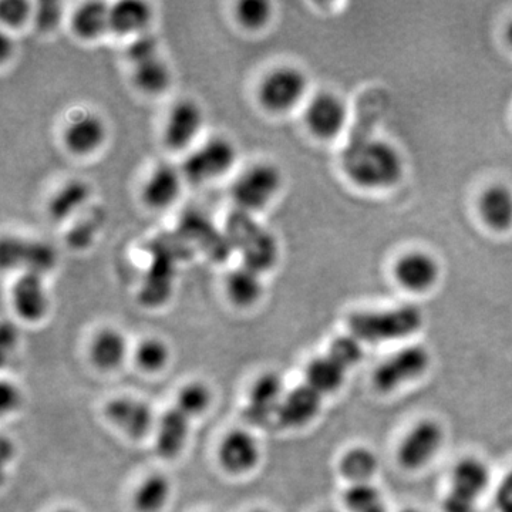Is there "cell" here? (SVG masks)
<instances>
[{
	"instance_id": "obj_41",
	"label": "cell",
	"mask_w": 512,
	"mask_h": 512,
	"mask_svg": "<svg viewBox=\"0 0 512 512\" xmlns=\"http://www.w3.org/2000/svg\"><path fill=\"white\" fill-rule=\"evenodd\" d=\"M505 37H507V42L510 43V46L512 47V22H510V25L505 29Z\"/></svg>"
},
{
	"instance_id": "obj_23",
	"label": "cell",
	"mask_w": 512,
	"mask_h": 512,
	"mask_svg": "<svg viewBox=\"0 0 512 512\" xmlns=\"http://www.w3.org/2000/svg\"><path fill=\"white\" fill-rule=\"evenodd\" d=\"M224 288L229 301L239 308L254 306L264 295L262 274L242 264L228 272Z\"/></svg>"
},
{
	"instance_id": "obj_19",
	"label": "cell",
	"mask_w": 512,
	"mask_h": 512,
	"mask_svg": "<svg viewBox=\"0 0 512 512\" xmlns=\"http://www.w3.org/2000/svg\"><path fill=\"white\" fill-rule=\"evenodd\" d=\"M285 393L281 376L271 372L259 377L249 393L248 419L261 424L275 417Z\"/></svg>"
},
{
	"instance_id": "obj_14",
	"label": "cell",
	"mask_w": 512,
	"mask_h": 512,
	"mask_svg": "<svg viewBox=\"0 0 512 512\" xmlns=\"http://www.w3.org/2000/svg\"><path fill=\"white\" fill-rule=\"evenodd\" d=\"M490 484L491 470L483 458L466 456L451 467L447 491L480 504L481 498L490 490Z\"/></svg>"
},
{
	"instance_id": "obj_9",
	"label": "cell",
	"mask_w": 512,
	"mask_h": 512,
	"mask_svg": "<svg viewBox=\"0 0 512 512\" xmlns=\"http://www.w3.org/2000/svg\"><path fill=\"white\" fill-rule=\"evenodd\" d=\"M205 123L204 110L197 101L180 99L175 101L165 116L163 141L168 150L188 153L197 146Z\"/></svg>"
},
{
	"instance_id": "obj_30",
	"label": "cell",
	"mask_w": 512,
	"mask_h": 512,
	"mask_svg": "<svg viewBox=\"0 0 512 512\" xmlns=\"http://www.w3.org/2000/svg\"><path fill=\"white\" fill-rule=\"evenodd\" d=\"M343 505L348 512H389L382 491L373 483L349 485Z\"/></svg>"
},
{
	"instance_id": "obj_11",
	"label": "cell",
	"mask_w": 512,
	"mask_h": 512,
	"mask_svg": "<svg viewBox=\"0 0 512 512\" xmlns=\"http://www.w3.org/2000/svg\"><path fill=\"white\" fill-rule=\"evenodd\" d=\"M184 181L181 168L171 164H158L150 171L141 185V201L148 210H168L180 198Z\"/></svg>"
},
{
	"instance_id": "obj_8",
	"label": "cell",
	"mask_w": 512,
	"mask_h": 512,
	"mask_svg": "<svg viewBox=\"0 0 512 512\" xmlns=\"http://www.w3.org/2000/svg\"><path fill=\"white\" fill-rule=\"evenodd\" d=\"M306 90L308 79L298 67H275L259 80L256 99L262 109L281 114L298 106L305 97Z\"/></svg>"
},
{
	"instance_id": "obj_35",
	"label": "cell",
	"mask_w": 512,
	"mask_h": 512,
	"mask_svg": "<svg viewBox=\"0 0 512 512\" xmlns=\"http://www.w3.org/2000/svg\"><path fill=\"white\" fill-rule=\"evenodd\" d=\"M35 3L28 0H2L0 2V22L10 29H18L33 19Z\"/></svg>"
},
{
	"instance_id": "obj_27",
	"label": "cell",
	"mask_w": 512,
	"mask_h": 512,
	"mask_svg": "<svg viewBox=\"0 0 512 512\" xmlns=\"http://www.w3.org/2000/svg\"><path fill=\"white\" fill-rule=\"evenodd\" d=\"M478 208L485 224L495 231H507L512 227V191L505 185L487 188Z\"/></svg>"
},
{
	"instance_id": "obj_5",
	"label": "cell",
	"mask_w": 512,
	"mask_h": 512,
	"mask_svg": "<svg viewBox=\"0 0 512 512\" xmlns=\"http://www.w3.org/2000/svg\"><path fill=\"white\" fill-rule=\"evenodd\" d=\"M284 175L275 164L258 161L241 171L231 185L235 208L248 214L265 210L282 190Z\"/></svg>"
},
{
	"instance_id": "obj_40",
	"label": "cell",
	"mask_w": 512,
	"mask_h": 512,
	"mask_svg": "<svg viewBox=\"0 0 512 512\" xmlns=\"http://www.w3.org/2000/svg\"><path fill=\"white\" fill-rule=\"evenodd\" d=\"M20 403V393L13 384L3 383L2 386V409L3 412L15 410Z\"/></svg>"
},
{
	"instance_id": "obj_28",
	"label": "cell",
	"mask_w": 512,
	"mask_h": 512,
	"mask_svg": "<svg viewBox=\"0 0 512 512\" xmlns=\"http://www.w3.org/2000/svg\"><path fill=\"white\" fill-rule=\"evenodd\" d=\"M127 355V340L117 329H103L92 343L94 365L103 370L119 367Z\"/></svg>"
},
{
	"instance_id": "obj_3",
	"label": "cell",
	"mask_w": 512,
	"mask_h": 512,
	"mask_svg": "<svg viewBox=\"0 0 512 512\" xmlns=\"http://www.w3.org/2000/svg\"><path fill=\"white\" fill-rule=\"evenodd\" d=\"M225 228L229 244L241 255L242 265L264 275L278 262V241L272 232L255 220V215L235 208Z\"/></svg>"
},
{
	"instance_id": "obj_15",
	"label": "cell",
	"mask_w": 512,
	"mask_h": 512,
	"mask_svg": "<svg viewBox=\"0 0 512 512\" xmlns=\"http://www.w3.org/2000/svg\"><path fill=\"white\" fill-rule=\"evenodd\" d=\"M323 397L302 383L285 393L275 419L286 429H301L318 417Z\"/></svg>"
},
{
	"instance_id": "obj_6",
	"label": "cell",
	"mask_w": 512,
	"mask_h": 512,
	"mask_svg": "<svg viewBox=\"0 0 512 512\" xmlns=\"http://www.w3.org/2000/svg\"><path fill=\"white\" fill-rule=\"evenodd\" d=\"M237 160V146L231 138L211 136L185 153L180 168L185 180L205 184L227 175Z\"/></svg>"
},
{
	"instance_id": "obj_22",
	"label": "cell",
	"mask_w": 512,
	"mask_h": 512,
	"mask_svg": "<svg viewBox=\"0 0 512 512\" xmlns=\"http://www.w3.org/2000/svg\"><path fill=\"white\" fill-rule=\"evenodd\" d=\"M190 420L177 407L161 416L156 430V448L161 457L174 458L181 453L190 433Z\"/></svg>"
},
{
	"instance_id": "obj_4",
	"label": "cell",
	"mask_w": 512,
	"mask_h": 512,
	"mask_svg": "<svg viewBox=\"0 0 512 512\" xmlns=\"http://www.w3.org/2000/svg\"><path fill=\"white\" fill-rule=\"evenodd\" d=\"M430 367L429 350L412 343L384 357L382 362L373 369L370 380L377 393L387 396L419 382L429 373Z\"/></svg>"
},
{
	"instance_id": "obj_39",
	"label": "cell",
	"mask_w": 512,
	"mask_h": 512,
	"mask_svg": "<svg viewBox=\"0 0 512 512\" xmlns=\"http://www.w3.org/2000/svg\"><path fill=\"white\" fill-rule=\"evenodd\" d=\"M441 511L443 512H477L478 504L473 501L467 500V498L458 497L453 493L444 494L443 500H441Z\"/></svg>"
},
{
	"instance_id": "obj_21",
	"label": "cell",
	"mask_w": 512,
	"mask_h": 512,
	"mask_svg": "<svg viewBox=\"0 0 512 512\" xmlns=\"http://www.w3.org/2000/svg\"><path fill=\"white\" fill-rule=\"evenodd\" d=\"M69 25L73 35L84 42L99 40L110 32L109 3L99 2V0L80 3L70 15Z\"/></svg>"
},
{
	"instance_id": "obj_29",
	"label": "cell",
	"mask_w": 512,
	"mask_h": 512,
	"mask_svg": "<svg viewBox=\"0 0 512 512\" xmlns=\"http://www.w3.org/2000/svg\"><path fill=\"white\" fill-rule=\"evenodd\" d=\"M171 494V484L163 474H153L138 485L134 494V505L140 512L163 510Z\"/></svg>"
},
{
	"instance_id": "obj_12",
	"label": "cell",
	"mask_w": 512,
	"mask_h": 512,
	"mask_svg": "<svg viewBox=\"0 0 512 512\" xmlns=\"http://www.w3.org/2000/svg\"><path fill=\"white\" fill-rule=\"evenodd\" d=\"M10 302L16 315L26 322H39L45 318L50 308L45 276L35 272L20 274L10 289Z\"/></svg>"
},
{
	"instance_id": "obj_18",
	"label": "cell",
	"mask_w": 512,
	"mask_h": 512,
	"mask_svg": "<svg viewBox=\"0 0 512 512\" xmlns=\"http://www.w3.org/2000/svg\"><path fill=\"white\" fill-rule=\"evenodd\" d=\"M218 456L222 467L232 474H244L258 464V441L245 430H234L222 440Z\"/></svg>"
},
{
	"instance_id": "obj_10",
	"label": "cell",
	"mask_w": 512,
	"mask_h": 512,
	"mask_svg": "<svg viewBox=\"0 0 512 512\" xmlns=\"http://www.w3.org/2000/svg\"><path fill=\"white\" fill-rule=\"evenodd\" d=\"M106 140V121L94 111H77L67 119L62 130L64 148L76 157L92 156L104 146Z\"/></svg>"
},
{
	"instance_id": "obj_2",
	"label": "cell",
	"mask_w": 512,
	"mask_h": 512,
	"mask_svg": "<svg viewBox=\"0 0 512 512\" xmlns=\"http://www.w3.org/2000/svg\"><path fill=\"white\" fill-rule=\"evenodd\" d=\"M424 316L417 306L402 305L376 311L353 312L348 319L350 335L363 345L406 342L423 328Z\"/></svg>"
},
{
	"instance_id": "obj_16",
	"label": "cell",
	"mask_w": 512,
	"mask_h": 512,
	"mask_svg": "<svg viewBox=\"0 0 512 512\" xmlns=\"http://www.w3.org/2000/svg\"><path fill=\"white\" fill-rule=\"evenodd\" d=\"M394 278L407 291L426 292L439 281L440 265L426 252H409L394 265Z\"/></svg>"
},
{
	"instance_id": "obj_34",
	"label": "cell",
	"mask_w": 512,
	"mask_h": 512,
	"mask_svg": "<svg viewBox=\"0 0 512 512\" xmlns=\"http://www.w3.org/2000/svg\"><path fill=\"white\" fill-rule=\"evenodd\" d=\"M168 359H170V349L161 339L143 340L136 350L138 366L146 372H158L167 365Z\"/></svg>"
},
{
	"instance_id": "obj_20",
	"label": "cell",
	"mask_w": 512,
	"mask_h": 512,
	"mask_svg": "<svg viewBox=\"0 0 512 512\" xmlns=\"http://www.w3.org/2000/svg\"><path fill=\"white\" fill-rule=\"evenodd\" d=\"M153 16V8L143 0H119L110 5V32L134 39L147 33Z\"/></svg>"
},
{
	"instance_id": "obj_24",
	"label": "cell",
	"mask_w": 512,
	"mask_h": 512,
	"mask_svg": "<svg viewBox=\"0 0 512 512\" xmlns=\"http://www.w3.org/2000/svg\"><path fill=\"white\" fill-rule=\"evenodd\" d=\"M348 373L345 367L325 353V355L313 357L306 365L305 383L320 396L325 397L338 393L345 386Z\"/></svg>"
},
{
	"instance_id": "obj_43",
	"label": "cell",
	"mask_w": 512,
	"mask_h": 512,
	"mask_svg": "<svg viewBox=\"0 0 512 512\" xmlns=\"http://www.w3.org/2000/svg\"><path fill=\"white\" fill-rule=\"evenodd\" d=\"M56 512H77V511H74V510H60V511H56Z\"/></svg>"
},
{
	"instance_id": "obj_13",
	"label": "cell",
	"mask_w": 512,
	"mask_h": 512,
	"mask_svg": "<svg viewBox=\"0 0 512 512\" xmlns=\"http://www.w3.org/2000/svg\"><path fill=\"white\" fill-rule=\"evenodd\" d=\"M348 121L346 104L332 93H319L312 97L305 110V123L318 138L328 140L338 136Z\"/></svg>"
},
{
	"instance_id": "obj_33",
	"label": "cell",
	"mask_w": 512,
	"mask_h": 512,
	"mask_svg": "<svg viewBox=\"0 0 512 512\" xmlns=\"http://www.w3.org/2000/svg\"><path fill=\"white\" fill-rule=\"evenodd\" d=\"M211 403V392L204 383L192 382L185 384L177 397V407L185 416L197 417L208 409Z\"/></svg>"
},
{
	"instance_id": "obj_1",
	"label": "cell",
	"mask_w": 512,
	"mask_h": 512,
	"mask_svg": "<svg viewBox=\"0 0 512 512\" xmlns=\"http://www.w3.org/2000/svg\"><path fill=\"white\" fill-rule=\"evenodd\" d=\"M343 170L360 187L382 190L399 183L403 158L386 141L362 140L350 144L343 154Z\"/></svg>"
},
{
	"instance_id": "obj_7",
	"label": "cell",
	"mask_w": 512,
	"mask_h": 512,
	"mask_svg": "<svg viewBox=\"0 0 512 512\" xmlns=\"http://www.w3.org/2000/svg\"><path fill=\"white\" fill-rule=\"evenodd\" d=\"M446 443V431L436 419L424 417L413 423L396 447L397 466L407 473L424 470L439 457Z\"/></svg>"
},
{
	"instance_id": "obj_36",
	"label": "cell",
	"mask_w": 512,
	"mask_h": 512,
	"mask_svg": "<svg viewBox=\"0 0 512 512\" xmlns=\"http://www.w3.org/2000/svg\"><path fill=\"white\" fill-rule=\"evenodd\" d=\"M63 18V6L59 2H40L36 3L33 10V22L37 28L42 30H52Z\"/></svg>"
},
{
	"instance_id": "obj_17",
	"label": "cell",
	"mask_w": 512,
	"mask_h": 512,
	"mask_svg": "<svg viewBox=\"0 0 512 512\" xmlns=\"http://www.w3.org/2000/svg\"><path fill=\"white\" fill-rule=\"evenodd\" d=\"M106 416L133 439L147 436L154 427V413L143 400L117 397L106 406Z\"/></svg>"
},
{
	"instance_id": "obj_32",
	"label": "cell",
	"mask_w": 512,
	"mask_h": 512,
	"mask_svg": "<svg viewBox=\"0 0 512 512\" xmlns=\"http://www.w3.org/2000/svg\"><path fill=\"white\" fill-rule=\"evenodd\" d=\"M365 348L366 345H363L359 339L346 333V335H340L333 339L326 353L350 372L365 359Z\"/></svg>"
},
{
	"instance_id": "obj_31",
	"label": "cell",
	"mask_w": 512,
	"mask_h": 512,
	"mask_svg": "<svg viewBox=\"0 0 512 512\" xmlns=\"http://www.w3.org/2000/svg\"><path fill=\"white\" fill-rule=\"evenodd\" d=\"M274 16V6L268 0H239L234 6V18L239 28L247 32L265 29Z\"/></svg>"
},
{
	"instance_id": "obj_26",
	"label": "cell",
	"mask_w": 512,
	"mask_h": 512,
	"mask_svg": "<svg viewBox=\"0 0 512 512\" xmlns=\"http://www.w3.org/2000/svg\"><path fill=\"white\" fill-rule=\"evenodd\" d=\"M131 66H133L131 77H133L134 86L148 96H160L167 92L173 82L170 66L160 53L141 60V62L133 63Z\"/></svg>"
},
{
	"instance_id": "obj_42",
	"label": "cell",
	"mask_w": 512,
	"mask_h": 512,
	"mask_svg": "<svg viewBox=\"0 0 512 512\" xmlns=\"http://www.w3.org/2000/svg\"><path fill=\"white\" fill-rule=\"evenodd\" d=\"M400 512H421L419 510H416V508H404V510Z\"/></svg>"
},
{
	"instance_id": "obj_44",
	"label": "cell",
	"mask_w": 512,
	"mask_h": 512,
	"mask_svg": "<svg viewBox=\"0 0 512 512\" xmlns=\"http://www.w3.org/2000/svg\"><path fill=\"white\" fill-rule=\"evenodd\" d=\"M320 512H338V511H335V510H325V511H320Z\"/></svg>"
},
{
	"instance_id": "obj_38",
	"label": "cell",
	"mask_w": 512,
	"mask_h": 512,
	"mask_svg": "<svg viewBox=\"0 0 512 512\" xmlns=\"http://www.w3.org/2000/svg\"><path fill=\"white\" fill-rule=\"evenodd\" d=\"M494 508L495 512H512V468L495 487Z\"/></svg>"
},
{
	"instance_id": "obj_45",
	"label": "cell",
	"mask_w": 512,
	"mask_h": 512,
	"mask_svg": "<svg viewBox=\"0 0 512 512\" xmlns=\"http://www.w3.org/2000/svg\"><path fill=\"white\" fill-rule=\"evenodd\" d=\"M254 512H268V511L258 510V511H254Z\"/></svg>"
},
{
	"instance_id": "obj_25",
	"label": "cell",
	"mask_w": 512,
	"mask_h": 512,
	"mask_svg": "<svg viewBox=\"0 0 512 512\" xmlns=\"http://www.w3.org/2000/svg\"><path fill=\"white\" fill-rule=\"evenodd\" d=\"M379 467V457L366 446L350 447L338 461L340 477L349 485L372 483Z\"/></svg>"
},
{
	"instance_id": "obj_37",
	"label": "cell",
	"mask_w": 512,
	"mask_h": 512,
	"mask_svg": "<svg viewBox=\"0 0 512 512\" xmlns=\"http://www.w3.org/2000/svg\"><path fill=\"white\" fill-rule=\"evenodd\" d=\"M158 42L151 33L134 37L127 49V56L131 64L141 62L148 57L158 55Z\"/></svg>"
}]
</instances>
